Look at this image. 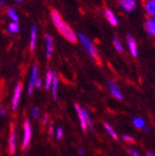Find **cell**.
Instances as JSON below:
<instances>
[{
  "label": "cell",
  "instance_id": "cell-1",
  "mask_svg": "<svg viewBox=\"0 0 155 156\" xmlns=\"http://www.w3.org/2000/svg\"><path fill=\"white\" fill-rule=\"evenodd\" d=\"M51 19L56 26V28L59 31V33L71 43H76L77 37L73 33L72 29L63 21V19L61 17L59 12L52 9L51 10Z\"/></svg>",
  "mask_w": 155,
  "mask_h": 156
},
{
  "label": "cell",
  "instance_id": "cell-2",
  "mask_svg": "<svg viewBox=\"0 0 155 156\" xmlns=\"http://www.w3.org/2000/svg\"><path fill=\"white\" fill-rule=\"evenodd\" d=\"M78 37L80 38V40L84 46V48H86V52L88 53V55L93 58L94 60L96 61H100V56H99V52L98 50L96 49V48L94 47V45L92 44V42L89 40V39L82 33H79L78 34Z\"/></svg>",
  "mask_w": 155,
  "mask_h": 156
},
{
  "label": "cell",
  "instance_id": "cell-3",
  "mask_svg": "<svg viewBox=\"0 0 155 156\" xmlns=\"http://www.w3.org/2000/svg\"><path fill=\"white\" fill-rule=\"evenodd\" d=\"M23 132H24V136H23V150H27L30 142H31V139H32V127L30 125V122L28 119H26L24 121L23 124Z\"/></svg>",
  "mask_w": 155,
  "mask_h": 156
},
{
  "label": "cell",
  "instance_id": "cell-4",
  "mask_svg": "<svg viewBox=\"0 0 155 156\" xmlns=\"http://www.w3.org/2000/svg\"><path fill=\"white\" fill-rule=\"evenodd\" d=\"M22 91H23V85H22V83H18L15 87L14 94H13V98H12L11 108L13 111H16L18 109L19 102H20V99H21V95H22Z\"/></svg>",
  "mask_w": 155,
  "mask_h": 156
},
{
  "label": "cell",
  "instance_id": "cell-5",
  "mask_svg": "<svg viewBox=\"0 0 155 156\" xmlns=\"http://www.w3.org/2000/svg\"><path fill=\"white\" fill-rule=\"evenodd\" d=\"M120 6L126 13H130L137 9V1L136 0H121Z\"/></svg>",
  "mask_w": 155,
  "mask_h": 156
},
{
  "label": "cell",
  "instance_id": "cell-6",
  "mask_svg": "<svg viewBox=\"0 0 155 156\" xmlns=\"http://www.w3.org/2000/svg\"><path fill=\"white\" fill-rule=\"evenodd\" d=\"M37 73H38V69L37 66L34 64L32 68V73H31V78H30V82H29V87H28V93L31 95L33 91L35 82L37 80Z\"/></svg>",
  "mask_w": 155,
  "mask_h": 156
},
{
  "label": "cell",
  "instance_id": "cell-7",
  "mask_svg": "<svg viewBox=\"0 0 155 156\" xmlns=\"http://www.w3.org/2000/svg\"><path fill=\"white\" fill-rule=\"evenodd\" d=\"M126 41H127L128 48L131 52V55L134 58H137L138 57V47H137V43H136L134 37L131 34H127Z\"/></svg>",
  "mask_w": 155,
  "mask_h": 156
},
{
  "label": "cell",
  "instance_id": "cell-8",
  "mask_svg": "<svg viewBox=\"0 0 155 156\" xmlns=\"http://www.w3.org/2000/svg\"><path fill=\"white\" fill-rule=\"evenodd\" d=\"M9 151L11 155L16 152V132L13 129V125H11L10 135L9 138Z\"/></svg>",
  "mask_w": 155,
  "mask_h": 156
},
{
  "label": "cell",
  "instance_id": "cell-9",
  "mask_svg": "<svg viewBox=\"0 0 155 156\" xmlns=\"http://www.w3.org/2000/svg\"><path fill=\"white\" fill-rule=\"evenodd\" d=\"M145 30L150 36H155V18L149 17L145 23Z\"/></svg>",
  "mask_w": 155,
  "mask_h": 156
},
{
  "label": "cell",
  "instance_id": "cell-10",
  "mask_svg": "<svg viewBox=\"0 0 155 156\" xmlns=\"http://www.w3.org/2000/svg\"><path fill=\"white\" fill-rule=\"evenodd\" d=\"M109 87H110L111 93L112 94L113 97H115L116 99H118V100H122L123 99V94L120 91L118 85L116 84L114 81H110L109 82Z\"/></svg>",
  "mask_w": 155,
  "mask_h": 156
},
{
  "label": "cell",
  "instance_id": "cell-11",
  "mask_svg": "<svg viewBox=\"0 0 155 156\" xmlns=\"http://www.w3.org/2000/svg\"><path fill=\"white\" fill-rule=\"evenodd\" d=\"M74 108L77 112V114H78V117H79V120H80V124H81V127L83 129V131H86V128H87V124L86 122V119H85V116H84V112H83V110L80 108V106L75 103L74 104Z\"/></svg>",
  "mask_w": 155,
  "mask_h": 156
},
{
  "label": "cell",
  "instance_id": "cell-12",
  "mask_svg": "<svg viewBox=\"0 0 155 156\" xmlns=\"http://www.w3.org/2000/svg\"><path fill=\"white\" fill-rule=\"evenodd\" d=\"M145 10L149 17L155 18V0H147L145 3Z\"/></svg>",
  "mask_w": 155,
  "mask_h": 156
},
{
  "label": "cell",
  "instance_id": "cell-13",
  "mask_svg": "<svg viewBox=\"0 0 155 156\" xmlns=\"http://www.w3.org/2000/svg\"><path fill=\"white\" fill-rule=\"evenodd\" d=\"M105 17L107 19V21L112 25V26H117L118 25V20L116 18V16L114 15V13L110 10V9H105Z\"/></svg>",
  "mask_w": 155,
  "mask_h": 156
},
{
  "label": "cell",
  "instance_id": "cell-14",
  "mask_svg": "<svg viewBox=\"0 0 155 156\" xmlns=\"http://www.w3.org/2000/svg\"><path fill=\"white\" fill-rule=\"evenodd\" d=\"M46 45H47V57L49 58L53 53V39L49 34H46Z\"/></svg>",
  "mask_w": 155,
  "mask_h": 156
},
{
  "label": "cell",
  "instance_id": "cell-15",
  "mask_svg": "<svg viewBox=\"0 0 155 156\" xmlns=\"http://www.w3.org/2000/svg\"><path fill=\"white\" fill-rule=\"evenodd\" d=\"M36 34H37V30L35 26H33L31 29V40H30V49L31 51H33L35 48L36 45Z\"/></svg>",
  "mask_w": 155,
  "mask_h": 156
},
{
  "label": "cell",
  "instance_id": "cell-16",
  "mask_svg": "<svg viewBox=\"0 0 155 156\" xmlns=\"http://www.w3.org/2000/svg\"><path fill=\"white\" fill-rule=\"evenodd\" d=\"M53 73L51 71V69H48V73H47V77H46V84H45V87L46 89H49L51 84H52V79H53Z\"/></svg>",
  "mask_w": 155,
  "mask_h": 156
},
{
  "label": "cell",
  "instance_id": "cell-17",
  "mask_svg": "<svg viewBox=\"0 0 155 156\" xmlns=\"http://www.w3.org/2000/svg\"><path fill=\"white\" fill-rule=\"evenodd\" d=\"M52 96L53 99L57 100V88H58V78L55 74H53V79H52Z\"/></svg>",
  "mask_w": 155,
  "mask_h": 156
},
{
  "label": "cell",
  "instance_id": "cell-18",
  "mask_svg": "<svg viewBox=\"0 0 155 156\" xmlns=\"http://www.w3.org/2000/svg\"><path fill=\"white\" fill-rule=\"evenodd\" d=\"M113 45H114V48L115 49L117 50L119 53H122L124 51V48H123V45L120 41V39L117 37V36H114L113 38Z\"/></svg>",
  "mask_w": 155,
  "mask_h": 156
},
{
  "label": "cell",
  "instance_id": "cell-19",
  "mask_svg": "<svg viewBox=\"0 0 155 156\" xmlns=\"http://www.w3.org/2000/svg\"><path fill=\"white\" fill-rule=\"evenodd\" d=\"M133 124L135 125V126L139 128H143L145 126V121L142 118H140V117H135L133 120Z\"/></svg>",
  "mask_w": 155,
  "mask_h": 156
},
{
  "label": "cell",
  "instance_id": "cell-20",
  "mask_svg": "<svg viewBox=\"0 0 155 156\" xmlns=\"http://www.w3.org/2000/svg\"><path fill=\"white\" fill-rule=\"evenodd\" d=\"M8 15H9V17L12 20L13 22L17 23L19 21V16H18V14H17V12L15 11L14 9H12V8L9 9H8Z\"/></svg>",
  "mask_w": 155,
  "mask_h": 156
},
{
  "label": "cell",
  "instance_id": "cell-21",
  "mask_svg": "<svg viewBox=\"0 0 155 156\" xmlns=\"http://www.w3.org/2000/svg\"><path fill=\"white\" fill-rule=\"evenodd\" d=\"M104 126H105V129L109 132V134L112 136V138H113L115 140H118V136H117V134L115 133V131L112 129V127H111L108 123H105V124H104Z\"/></svg>",
  "mask_w": 155,
  "mask_h": 156
},
{
  "label": "cell",
  "instance_id": "cell-22",
  "mask_svg": "<svg viewBox=\"0 0 155 156\" xmlns=\"http://www.w3.org/2000/svg\"><path fill=\"white\" fill-rule=\"evenodd\" d=\"M19 30H20V25H19L18 23L13 22V23H9V31L10 34H16V33L19 32Z\"/></svg>",
  "mask_w": 155,
  "mask_h": 156
},
{
  "label": "cell",
  "instance_id": "cell-23",
  "mask_svg": "<svg viewBox=\"0 0 155 156\" xmlns=\"http://www.w3.org/2000/svg\"><path fill=\"white\" fill-rule=\"evenodd\" d=\"M83 112H84V116H85V119H86V124H88V125L90 126L91 129H92V128H93V123H92V120H91V118H90V116H89L87 111L85 110V109H83Z\"/></svg>",
  "mask_w": 155,
  "mask_h": 156
},
{
  "label": "cell",
  "instance_id": "cell-24",
  "mask_svg": "<svg viewBox=\"0 0 155 156\" xmlns=\"http://www.w3.org/2000/svg\"><path fill=\"white\" fill-rule=\"evenodd\" d=\"M62 135H63V129L62 127H59L57 129V133H56V138L57 140H61L62 138Z\"/></svg>",
  "mask_w": 155,
  "mask_h": 156
},
{
  "label": "cell",
  "instance_id": "cell-25",
  "mask_svg": "<svg viewBox=\"0 0 155 156\" xmlns=\"http://www.w3.org/2000/svg\"><path fill=\"white\" fill-rule=\"evenodd\" d=\"M32 114H33V118H37L38 116H39V109H37V108H35V107H33V109H32Z\"/></svg>",
  "mask_w": 155,
  "mask_h": 156
},
{
  "label": "cell",
  "instance_id": "cell-26",
  "mask_svg": "<svg viewBox=\"0 0 155 156\" xmlns=\"http://www.w3.org/2000/svg\"><path fill=\"white\" fill-rule=\"evenodd\" d=\"M123 139H124L125 141H127V142H130V143H135V140L132 138V136H130L125 135V136H123Z\"/></svg>",
  "mask_w": 155,
  "mask_h": 156
},
{
  "label": "cell",
  "instance_id": "cell-27",
  "mask_svg": "<svg viewBox=\"0 0 155 156\" xmlns=\"http://www.w3.org/2000/svg\"><path fill=\"white\" fill-rule=\"evenodd\" d=\"M48 119H49V116H48V114H45V115H44V117H43V121H42V124H43V126H46V125L48 124Z\"/></svg>",
  "mask_w": 155,
  "mask_h": 156
},
{
  "label": "cell",
  "instance_id": "cell-28",
  "mask_svg": "<svg viewBox=\"0 0 155 156\" xmlns=\"http://www.w3.org/2000/svg\"><path fill=\"white\" fill-rule=\"evenodd\" d=\"M128 151H129V153L132 154L133 156H141L138 151H134V150H132V149H129Z\"/></svg>",
  "mask_w": 155,
  "mask_h": 156
},
{
  "label": "cell",
  "instance_id": "cell-29",
  "mask_svg": "<svg viewBox=\"0 0 155 156\" xmlns=\"http://www.w3.org/2000/svg\"><path fill=\"white\" fill-rule=\"evenodd\" d=\"M41 86H42V81H41V79H37L36 82H35L34 87H41Z\"/></svg>",
  "mask_w": 155,
  "mask_h": 156
},
{
  "label": "cell",
  "instance_id": "cell-30",
  "mask_svg": "<svg viewBox=\"0 0 155 156\" xmlns=\"http://www.w3.org/2000/svg\"><path fill=\"white\" fill-rule=\"evenodd\" d=\"M5 114H6L5 109H4L2 106H0V115H5Z\"/></svg>",
  "mask_w": 155,
  "mask_h": 156
},
{
  "label": "cell",
  "instance_id": "cell-31",
  "mask_svg": "<svg viewBox=\"0 0 155 156\" xmlns=\"http://www.w3.org/2000/svg\"><path fill=\"white\" fill-rule=\"evenodd\" d=\"M53 131H54V127H53V126L51 125V126H49V127H48V134H49V135H52V134H53Z\"/></svg>",
  "mask_w": 155,
  "mask_h": 156
},
{
  "label": "cell",
  "instance_id": "cell-32",
  "mask_svg": "<svg viewBox=\"0 0 155 156\" xmlns=\"http://www.w3.org/2000/svg\"><path fill=\"white\" fill-rule=\"evenodd\" d=\"M78 152H79V154H81V155H83L84 153H85V151L82 149V148H79L78 149Z\"/></svg>",
  "mask_w": 155,
  "mask_h": 156
},
{
  "label": "cell",
  "instance_id": "cell-33",
  "mask_svg": "<svg viewBox=\"0 0 155 156\" xmlns=\"http://www.w3.org/2000/svg\"><path fill=\"white\" fill-rule=\"evenodd\" d=\"M143 128H144V130H145V132H146V133H150V129L148 126H145Z\"/></svg>",
  "mask_w": 155,
  "mask_h": 156
},
{
  "label": "cell",
  "instance_id": "cell-34",
  "mask_svg": "<svg viewBox=\"0 0 155 156\" xmlns=\"http://www.w3.org/2000/svg\"><path fill=\"white\" fill-rule=\"evenodd\" d=\"M147 154H148V156H155L152 152H150V151H148L147 152Z\"/></svg>",
  "mask_w": 155,
  "mask_h": 156
},
{
  "label": "cell",
  "instance_id": "cell-35",
  "mask_svg": "<svg viewBox=\"0 0 155 156\" xmlns=\"http://www.w3.org/2000/svg\"><path fill=\"white\" fill-rule=\"evenodd\" d=\"M0 6H5V2L2 0H0Z\"/></svg>",
  "mask_w": 155,
  "mask_h": 156
},
{
  "label": "cell",
  "instance_id": "cell-36",
  "mask_svg": "<svg viewBox=\"0 0 155 156\" xmlns=\"http://www.w3.org/2000/svg\"><path fill=\"white\" fill-rule=\"evenodd\" d=\"M16 1H17V2H21V1H22V0H16Z\"/></svg>",
  "mask_w": 155,
  "mask_h": 156
}]
</instances>
